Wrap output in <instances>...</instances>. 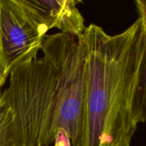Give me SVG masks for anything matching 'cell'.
Segmentation results:
<instances>
[{
  "label": "cell",
  "mask_w": 146,
  "mask_h": 146,
  "mask_svg": "<svg viewBox=\"0 0 146 146\" xmlns=\"http://www.w3.org/2000/svg\"><path fill=\"white\" fill-rule=\"evenodd\" d=\"M85 59L82 36L58 32L11 67L0 101L12 115L14 146H49L60 128L80 145Z\"/></svg>",
  "instance_id": "6da1fadb"
},
{
  "label": "cell",
  "mask_w": 146,
  "mask_h": 146,
  "mask_svg": "<svg viewBox=\"0 0 146 146\" xmlns=\"http://www.w3.org/2000/svg\"><path fill=\"white\" fill-rule=\"evenodd\" d=\"M86 47L79 146H128L146 121V21L111 36L91 24Z\"/></svg>",
  "instance_id": "7a4b0ae2"
},
{
  "label": "cell",
  "mask_w": 146,
  "mask_h": 146,
  "mask_svg": "<svg viewBox=\"0 0 146 146\" xmlns=\"http://www.w3.org/2000/svg\"><path fill=\"white\" fill-rule=\"evenodd\" d=\"M48 30L29 0H0V35L9 73L19 59L41 45Z\"/></svg>",
  "instance_id": "3957f363"
},
{
  "label": "cell",
  "mask_w": 146,
  "mask_h": 146,
  "mask_svg": "<svg viewBox=\"0 0 146 146\" xmlns=\"http://www.w3.org/2000/svg\"><path fill=\"white\" fill-rule=\"evenodd\" d=\"M42 17L48 29H58L61 33L81 36L85 31L84 17L74 0H29Z\"/></svg>",
  "instance_id": "277c9868"
},
{
  "label": "cell",
  "mask_w": 146,
  "mask_h": 146,
  "mask_svg": "<svg viewBox=\"0 0 146 146\" xmlns=\"http://www.w3.org/2000/svg\"><path fill=\"white\" fill-rule=\"evenodd\" d=\"M0 146H14L12 115L9 108L0 101Z\"/></svg>",
  "instance_id": "5b68a950"
},
{
  "label": "cell",
  "mask_w": 146,
  "mask_h": 146,
  "mask_svg": "<svg viewBox=\"0 0 146 146\" xmlns=\"http://www.w3.org/2000/svg\"><path fill=\"white\" fill-rule=\"evenodd\" d=\"M8 76L9 71L7 69L5 58H4V54H3L2 46H1V35H0V97H1V89L3 86L5 84V82Z\"/></svg>",
  "instance_id": "8992f818"
},
{
  "label": "cell",
  "mask_w": 146,
  "mask_h": 146,
  "mask_svg": "<svg viewBox=\"0 0 146 146\" xmlns=\"http://www.w3.org/2000/svg\"><path fill=\"white\" fill-rule=\"evenodd\" d=\"M54 143V146H71L69 136L66 131L63 128L58 130Z\"/></svg>",
  "instance_id": "52a82bcc"
},
{
  "label": "cell",
  "mask_w": 146,
  "mask_h": 146,
  "mask_svg": "<svg viewBox=\"0 0 146 146\" xmlns=\"http://www.w3.org/2000/svg\"><path fill=\"white\" fill-rule=\"evenodd\" d=\"M137 9L139 14V18L146 21V1L144 0H137L135 1Z\"/></svg>",
  "instance_id": "ba28073f"
},
{
  "label": "cell",
  "mask_w": 146,
  "mask_h": 146,
  "mask_svg": "<svg viewBox=\"0 0 146 146\" xmlns=\"http://www.w3.org/2000/svg\"><path fill=\"white\" fill-rule=\"evenodd\" d=\"M128 146H131V145H128Z\"/></svg>",
  "instance_id": "9c48e42d"
}]
</instances>
